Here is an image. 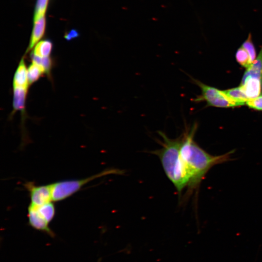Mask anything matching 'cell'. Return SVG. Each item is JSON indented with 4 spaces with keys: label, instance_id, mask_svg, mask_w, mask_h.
Wrapping results in <instances>:
<instances>
[{
    "label": "cell",
    "instance_id": "cell-21",
    "mask_svg": "<svg viewBox=\"0 0 262 262\" xmlns=\"http://www.w3.org/2000/svg\"><path fill=\"white\" fill-rule=\"evenodd\" d=\"M78 33L75 30H71L68 33L65 35V38L67 40H70L72 39L75 38L78 36Z\"/></svg>",
    "mask_w": 262,
    "mask_h": 262
},
{
    "label": "cell",
    "instance_id": "cell-3",
    "mask_svg": "<svg viewBox=\"0 0 262 262\" xmlns=\"http://www.w3.org/2000/svg\"><path fill=\"white\" fill-rule=\"evenodd\" d=\"M115 172V170L108 169L83 179L65 180L53 183L52 184V200L56 202L67 198L80 190L89 181Z\"/></svg>",
    "mask_w": 262,
    "mask_h": 262
},
{
    "label": "cell",
    "instance_id": "cell-4",
    "mask_svg": "<svg viewBox=\"0 0 262 262\" xmlns=\"http://www.w3.org/2000/svg\"><path fill=\"white\" fill-rule=\"evenodd\" d=\"M191 79L201 90V94L194 99L195 101H205L208 105L217 107L229 108L238 106L226 95L224 91L206 85L192 77Z\"/></svg>",
    "mask_w": 262,
    "mask_h": 262
},
{
    "label": "cell",
    "instance_id": "cell-5",
    "mask_svg": "<svg viewBox=\"0 0 262 262\" xmlns=\"http://www.w3.org/2000/svg\"><path fill=\"white\" fill-rule=\"evenodd\" d=\"M24 185L29 192L31 204L38 206L53 201L52 184L38 186L27 182Z\"/></svg>",
    "mask_w": 262,
    "mask_h": 262
},
{
    "label": "cell",
    "instance_id": "cell-10",
    "mask_svg": "<svg viewBox=\"0 0 262 262\" xmlns=\"http://www.w3.org/2000/svg\"><path fill=\"white\" fill-rule=\"evenodd\" d=\"M13 88L14 95L13 105L14 112L19 110L24 112L28 88L23 87Z\"/></svg>",
    "mask_w": 262,
    "mask_h": 262
},
{
    "label": "cell",
    "instance_id": "cell-18",
    "mask_svg": "<svg viewBox=\"0 0 262 262\" xmlns=\"http://www.w3.org/2000/svg\"><path fill=\"white\" fill-rule=\"evenodd\" d=\"M242 47L247 52L250 60L253 63L256 58V51L252 41L251 35L250 34H249L247 39L243 44Z\"/></svg>",
    "mask_w": 262,
    "mask_h": 262
},
{
    "label": "cell",
    "instance_id": "cell-2",
    "mask_svg": "<svg viewBox=\"0 0 262 262\" xmlns=\"http://www.w3.org/2000/svg\"><path fill=\"white\" fill-rule=\"evenodd\" d=\"M162 138V147L151 152L157 156L163 169L178 192L181 193L189 184V178L181 157V135L176 139L169 138L165 133L158 131Z\"/></svg>",
    "mask_w": 262,
    "mask_h": 262
},
{
    "label": "cell",
    "instance_id": "cell-19",
    "mask_svg": "<svg viewBox=\"0 0 262 262\" xmlns=\"http://www.w3.org/2000/svg\"><path fill=\"white\" fill-rule=\"evenodd\" d=\"M48 2V0H37L35 6L34 20L44 16Z\"/></svg>",
    "mask_w": 262,
    "mask_h": 262
},
{
    "label": "cell",
    "instance_id": "cell-11",
    "mask_svg": "<svg viewBox=\"0 0 262 262\" xmlns=\"http://www.w3.org/2000/svg\"><path fill=\"white\" fill-rule=\"evenodd\" d=\"M249 77L262 80V47L256 60L247 68L242 79Z\"/></svg>",
    "mask_w": 262,
    "mask_h": 262
},
{
    "label": "cell",
    "instance_id": "cell-8",
    "mask_svg": "<svg viewBox=\"0 0 262 262\" xmlns=\"http://www.w3.org/2000/svg\"><path fill=\"white\" fill-rule=\"evenodd\" d=\"M29 85L28 78V69L24 60L22 58L15 74L13 79V87L28 88Z\"/></svg>",
    "mask_w": 262,
    "mask_h": 262
},
{
    "label": "cell",
    "instance_id": "cell-15",
    "mask_svg": "<svg viewBox=\"0 0 262 262\" xmlns=\"http://www.w3.org/2000/svg\"><path fill=\"white\" fill-rule=\"evenodd\" d=\"M36 206L40 214L49 223L55 215V209L53 203L50 202L41 206Z\"/></svg>",
    "mask_w": 262,
    "mask_h": 262
},
{
    "label": "cell",
    "instance_id": "cell-1",
    "mask_svg": "<svg viewBox=\"0 0 262 262\" xmlns=\"http://www.w3.org/2000/svg\"><path fill=\"white\" fill-rule=\"evenodd\" d=\"M197 128L196 123L190 127L186 126L181 135L180 153L189 178L190 188L197 187L213 166L229 160L232 153L218 156L209 154L194 140Z\"/></svg>",
    "mask_w": 262,
    "mask_h": 262
},
{
    "label": "cell",
    "instance_id": "cell-16",
    "mask_svg": "<svg viewBox=\"0 0 262 262\" xmlns=\"http://www.w3.org/2000/svg\"><path fill=\"white\" fill-rule=\"evenodd\" d=\"M31 59L33 62L40 66L44 69L46 74L50 75L52 61L49 57H41L32 53Z\"/></svg>",
    "mask_w": 262,
    "mask_h": 262
},
{
    "label": "cell",
    "instance_id": "cell-9",
    "mask_svg": "<svg viewBox=\"0 0 262 262\" xmlns=\"http://www.w3.org/2000/svg\"><path fill=\"white\" fill-rule=\"evenodd\" d=\"M34 26L32 33L31 41L27 52L31 49L43 36L45 29L46 19L43 16L34 20Z\"/></svg>",
    "mask_w": 262,
    "mask_h": 262
},
{
    "label": "cell",
    "instance_id": "cell-7",
    "mask_svg": "<svg viewBox=\"0 0 262 262\" xmlns=\"http://www.w3.org/2000/svg\"><path fill=\"white\" fill-rule=\"evenodd\" d=\"M240 86L249 99H254L261 95L262 80L250 77L242 79Z\"/></svg>",
    "mask_w": 262,
    "mask_h": 262
},
{
    "label": "cell",
    "instance_id": "cell-20",
    "mask_svg": "<svg viewBox=\"0 0 262 262\" xmlns=\"http://www.w3.org/2000/svg\"><path fill=\"white\" fill-rule=\"evenodd\" d=\"M246 104L250 108L262 111V95L251 99H249Z\"/></svg>",
    "mask_w": 262,
    "mask_h": 262
},
{
    "label": "cell",
    "instance_id": "cell-6",
    "mask_svg": "<svg viewBox=\"0 0 262 262\" xmlns=\"http://www.w3.org/2000/svg\"><path fill=\"white\" fill-rule=\"evenodd\" d=\"M27 216L29 225L33 228L45 232L50 236L54 233L49 227V223L38 212L36 206L30 204L28 208Z\"/></svg>",
    "mask_w": 262,
    "mask_h": 262
},
{
    "label": "cell",
    "instance_id": "cell-14",
    "mask_svg": "<svg viewBox=\"0 0 262 262\" xmlns=\"http://www.w3.org/2000/svg\"><path fill=\"white\" fill-rule=\"evenodd\" d=\"M44 73H45L44 69L39 65L32 62L28 68L29 85L37 81Z\"/></svg>",
    "mask_w": 262,
    "mask_h": 262
},
{
    "label": "cell",
    "instance_id": "cell-17",
    "mask_svg": "<svg viewBox=\"0 0 262 262\" xmlns=\"http://www.w3.org/2000/svg\"><path fill=\"white\" fill-rule=\"evenodd\" d=\"M236 59L242 66L247 68L252 63L248 53L242 47H240L236 53Z\"/></svg>",
    "mask_w": 262,
    "mask_h": 262
},
{
    "label": "cell",
    "instance_id": "cell-13",
    "mask_svg": "<svg viewBox=\"0 0 262 262\" xmlns=\"http://www.w3.org/2000/svg\"><path fill=\"white\" fill-rule=\"evenodd\" d=\"M52 48V44L50 40H42L36 45L33 54L41 57H49Z\"/></svg>",
    "mask_w": 262,
    "mask_h": 262
},
{
    "label": "cell",
    "instance_id": "cell-12",
    "mask_svg": "<svg viewBox=\"0 0 262 262\" xmlns=\"http://www.w3.org/2000/svg\"><path fill=\"white\" fill-rule=\"evenodd\" d=\"M224 92L237 106L243 105L249 100L240 86L224 90Z\"/></svg>",
    "mask_w": 262,
    "mask_h": 262
}]
</instances>
